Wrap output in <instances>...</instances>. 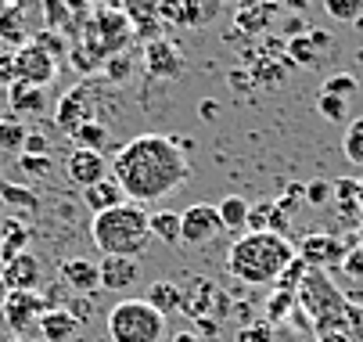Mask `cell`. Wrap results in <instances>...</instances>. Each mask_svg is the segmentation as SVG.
<instances>
[{
    "label": "cell",
    "instance_id": "8d00e7d4",
    "mask_svg": "<svg viewBox=\"0 0 363 342\" xmlns=\"http://www.w3.org/2000/svg\"><path fill=\"white\" fill-rule=\"evenodd\" d=\"M324 11L335 22H356L363 11V0H324Z\"/></svg>",
    "mask_w": 363,
    "mask_h": 342
},
{
    "label": "cell",
    "instance_id": "b9f144b4",
    "mask_svg": "<svg viewBox=\"0 0 363 342\" xmlns=\"http://www.w3.org/2000/svg\"><path fill=\"white\" fill-rule=\"evenodd\" d=\"M342 274L345 277H352V281H363V246H352L345 256H342Z\"/></svg>",
    "mask_w": 363,
    "mask_h": 342
},
{
    "label": "cell",
    "instance_id": "7c38bea8",
    "mask_svg": "<svg viewBox=\"0 0 363 342\" xmlns=\"http://www.w3.org/2000/svg\"><path fill=\"white\" fill-rule=\"evenodd\" d=\"M144 72L151 79H162V83H173L180 72H184V51L166 40V36H155V40H144Z\"/></svg>",
    "mask_w": 363,
    "mask_h": 342
},
{
    "label": "cell",
    "instance_id": "7a4b0ae2",
    "mask_svg": "<svg viewBox=\"0 0 363 342\" xmlns=\"http://www.w3.org/2000/svg\"><path fill=\"white\" fill-rule=\"evenodd\" d=\"M291 260H295V246L274 231H245L227 253L230 274L245 285H277L281 270Z\"/></svg>",
    "mask_w": 363,
    "mask_h": 342
},
{
    "label": "cell",
    "instance_id": "9a60e30c",
    "mask_svg": "<svg viewBox=\"0 0 363 342\" xmlns=\"http://www.w3.org/2000/svg\"><path fill=\"white\" fill-rule=\"evenodd\" d=\"M15 76L22 83L47 87L50 79L58 76V62L50 58V55H43L36 43H26V47H18V51H15Z\"/></svg>",
    "mask_w": 363,
    "mask_h": 342
},
{
    "label": "cell",
    "instance_id": "4dcf8cb0",
    "mask_svg": "<svg viewBox=\"0 0 363 342\" xmlns=\"http://www.w3.org/2000/svg\"><path fill=\"white\" fill-rule=\"evenodd\" d=\"M29 43H36L43 55H50L55 62H62V58H69V40L62 36V33H55V29H40V33H33V40Z\"/></svg>",
    "mask_w": 363,
    "mask_h": 342
},
{
    "label": "cell",
    "instance_id": "c3c4849f",
    "mask_svg": "<svg viewBox=\"0 0 363 342\" xmlns=\"http://www.w3.org/2000/svg\"><path fill=\"white\" fill-rule=\"evenodd\" d=\"M317 342H352V338H349V331H320Z\"/></svg>",
    "mask_w": 363,
    "mask_h": 342
},
{
    "label": "cell",
    "instance_id": "681fc988",
    "mask_svg": "<svg viewBox=\"0 0 363 342\" xmlns=\"http://www.w3.org/2000/svg\"><path fill=\"white\" fill-rule=\"evenodd\" d=\"M173 342H201V338H198L194 331H177V335H173Z\"/></svg>",
    "mask_w": 363,
    "mask_h": 342
},
{
    "label": "cell",
    "instance_id": "f907efd6",
    "mask_svg": "<svg viewBox=\"0 0 363 342\" xmlns=\"http://www.w3.org/2000/svg\"><path fill=\"white\" fill-rule=\"evenodd\" d=\"M198 112H201V116H209V119H213V116H216L220 109H216L213 101H201V105H198Z\"/></svg>",
    "mask_w": 363,
    "mask_h": 342
},
{
    "label": "cell",
    "instance_id": "74e56055",
    "mask_svg": "<svg viewBox=\"0 0 363 342\" xmlns=\"http://www.w3.org/2000/svg\"><path fill=\"white\" fill-rule=\"evenodd\" d=\"M298 303H295V292H274V296H270V307H267V314H270V324H281L291 310H295Z\"/></svg>",
    "mask_w": 363,
    "mask_h": 342
},
{
    "label": "cell",
    "instance_id": "f5cc1de1",
    "mask_svg": "<svg viewBox=\"0 0 363 342\" xmlns=\"http://www.w3.org/2000/svg\"><path fill=\"white\" fill-rule=\"evenodd\" d=\"M8 299V285H4V277H0V303Z\"/></svg>",
    "mask_w": 363,
    "mask_h": 342
},
{
    "label": "cell",
    "instance_id": "8992f818",
    "mask_svg": "<svg viewBox=\"0 0 363 342\" xmlns=\"http://www.w3.org/2000/svg\"><path fill=\"white\" fill-rule=\"evenodd\" d=\"M101 94H105V83H101V79H83V83H76L69 94H62V101H58V109H55V123H58L65 133H72L76 126L97 119Z\"/></svg>",
    "mask_w": 363,
    "mask_h": 342
},
{
    "label": "cell",
    "instance_id": "7dc6e473",
    "mask_svg": "<svg viewBox=\"0 0 363 342\" xmlns=\"http://www.w3.org/2000/svg\"><path fill=\"white\" fill-rule=\"evenodd\" d=\"M230 87H238V90H252L255 83H252L248 69H234V72H230Z\"/></svg>",
    "mask_w": 363,
    "mask_h": 342
},
{
    "label": "cell",
    "instance_id": "484cf974",
    "mask_svg": "<svg viewBox=\"0 0 363 342\" xmlns=\"http://www.w3.org/2000/svg\"><path fill=\"white\" fill-rule=\"evenodd\" d=\"M40 338L43 342H65V338H72L76 335V317L69 314V310H47L43 317H40Z\"/></svg>",
    "mask_w": 363,
    "mask_h": 342
},
{
    "label": "cell",
    "instance_id": "ab89813d",
    "mask_svg": "<svg viewBox=\"0 0 363 342\" xmlns=\"http://www.w3.org/2000/svg\"><path fill=\"white\" fill-rule=\"evenodd\" d=\"M302 199L309 206H328L331 202V180H309V184H302Z\"/></svg>",
    "mask_w": 363,
    "mask_h": 342
},
{
    "label": "cell",
    "instance_id": "f35d334b",
    "mask_svg": "<svg viewBox=\"0 0 363 342\" xmlns=\"http://www.w3.org/2000/svg\"><path fill=\"white\" fill-rule=\"evenodd\" d=\"M306 270H309V267H306V263L295 256V260H291V263L281 270V277H277V288H281V292H298V285H302Z\"/></svg>",
    "mask_w": 363,
    "mask_h": 342
},
{
    "label": "cell",
    "instance_id": "9f6ffc18",
    "mask_svg": "<svg viewBox=\"0 0 363 342\" xmlns=\"http://www.w3.org/2000/svg\"><path fill=\"white\" fill-rule=\"evenodd\" d=\"M11 342H29V338H11Z\"/></svg>",
    "mask_w": 363,
    "mask_h": 342
},
{
    "label": "cell",
    "instance_id": "603a6c76",
    "mask_svg": "<svg viewBox=\"0 0 363 342\" xmlns=\"http://www.w3.org/2000/svg\"><path fill=\"white\" fill-rule=\"evenodd\" d=\"M58 274H62V281L72 288V292H79V296H86V292H97L101 288V277H97V263H90V260H65L62 267H58Z\"/></svg>",
    "mask_w": 363,
    "mask_h": 342
},
{
    "label": "cell",
    "instance_id": "8fae6325",
    "mask_svg": "<svg viewBox=\"0 0 363 342\" xmlns=\"http://www.w3.org/2000/svg\"><path fill=\"white\" fill-rule=\"evenodd\" d=\"M47 310H50L47 299L36 296V292H8V299L0 303V314H4L8 328L15 331V338H22L29 328H36Z\"/></svg>",
    "mask_w": 363,
    "mask_h": 342
},
{
    "label": "cell",
    "instance_id": "60d3db41",
    "mask_svg": "<svg viewBox=\"0 0 363 342\" xmlns=\"http://www.w3.org/2000/svg\"><path fill=\"white\" fill-rule=\"evenodd\" d=\"M238 342H274V324H270V321L245 324V328L238 331Z\"/></svg>",
    "mask_w": 363,
    "mask_h": 342
},
{
    "label": "cell",
    "instance_id": "277c9868",
    "mask_svg": "<svg viewBox=\"0 0 363 342\" xmlns=\"http://www.w3.org/2000/svg\"><path fill=\"white\" fill-rule=\"evenodd\" d=\"M295 303L302 307V314L309 321H313L317 335L320 331H349V303L335 288V281L328 277V270L309 267L298 292H295Z\"/></svg>",
    "mask_w": 363,
    "mask_h": 342
},
{
    "label": "cell",
    "instance_id": "3957f363",
    "mask_svg": "<svg viewBox=\"0 0 363 342\" xmlns=\"http://www.w3.org/2000/svg\"><path fill=\"white\" fill-rule=\"evenodd\" d=\"M90 241L105 256H130V260H137L147 249V241H151L147 209L137 206V202H119L116 209L94 213V220H90Z\"/></svg>",
    "mask_w": 363,
    "mask_h": 342
},
{
    "label": "cell",
    "instance_id": "f6af8a7d",
    "mask_svg": "<svg viewBox=\"0 0 363 342\" xmlns=\"http://www.w3.org/2000/svg\"><path fill=\"white\" fill-rule=\"evenodd\" d=\"M18 76H15V51H4V55H0V87H11Z\"/></svg>",
    "mask_w": 363,
    "mask_h": 342
},
{
    "label": "cell",
    "instance_id": "7402d4cb",
    "mask_svg": "<svg viewBox=\"0 0 363 342\" xmlns=\"http://www.w3.org/2000/svg\"><path fill=\"white\" fill-rule=\"evenodd\" d=\"M144 303L162 314V317H173L177 310H184V288L177 281H151L147 292H144Z\"/></svg>",
    "mask_w": 363,
    "mask_h": 342
},
{
    "label": "cell",
    "instance_id": "d6a6232c",
    "mask_svg": "<svg viewBox=\"0 0 363 342\" xmlns=\"http://www.w3.org/2000/svg\"><path fill=\"white\" fill-rule=\"evenodd\" d=\"M43 15H47V29H55V33H76V26H72V11H69V4L65 0H43Z\"/></svg>",
    "mask_w": 363,
    "mask_h": 342
},
{
    "label": "cell",
    "instance_id": "f546056e",
    "mask_svg": "<svg viewBox=\"0 0 363 342\" xmlns=\"http://www.w3.org/2000/svg\"><path fill=\"white\" fill-rule=\"evenodd\" d=\"M26 137H29V130L22 119H11V116L0 119V152L4 155H18L26 148Z\"/></svg>",
    "mask_w": 363,
    "mask_h": 342
},
{
    "label": "cell",
    "instance_id": "d4e9b609",
    "mask_svg": "<svg viewBox=\"0 0 363 342\" xmlns=\"http://www.w3.org/2000/svg\"><path fill=\"white\" fill-rule=\"evenodd\" d=\"M83 202H86L90 213H105V209H116L119 202H126V194H123V187L112 177H105V180L83 187Z\"/></svg>",
    "mask_w": 363,
    "mask_h": 342
},
{
    "label": "cell",
    "instance_id": "2e32d148",
    "mask_svg": "<svg viewBox=\"0 0 363 342\" xmlns=\"http://www.w3.org/2000/svg\"><path fill=\"white\" fill-rule=\"evenodd\" d=\"M97 277H101V288L105 292H130L137 281H140V260H130V256H105L97 263Z\"/></svg>",
    "mask_w": 363,
    "mask_h": 342
},
{
    "label": "cell",
    "instance_id": "1f68e13d",
    "mask_svg": "<svg viewBox=\"0 0 363 342\" xmlns=\"http://www.w3.org/2000/svg\"><path fill=\"white\" fill-rule=\"evenodd\" d=\"M342 152H345V159H349L352 166H359V170H363V116H359V119H352V123L345 126Z\"/></svg>",
    "mask_w": 363,
    "mask_h": 342
},
{
    "label": "cell",
    "instance_id": "5b68a950",
    "mask_svg": "<svg viewBox=\"0 0 363 342\" xmlns=\"http://www.w3.org/2000/svg\"><path fill=\"white\" fill-rule=\"evenodd\" d=\"M166 317L155 314L144 299H119L108 310V338L112 342H162Z\"/></svg>",
    "mask_w": 363,
    "mask_h": 342
},
{
    "label": "cell",
    "instance_id": "db71d44e",
    "mask_svg": "<svg viewBox=\"0 0 363 342\" xmlns=\"http://www.w3.org/2000/svg\"><path fill=\"white\" fill-rule=\"evenodd\" d=\"M8 4H22V0H0V8H8Z\"/></svg>",
    "mask_w": 363,
    "mask_h": 342
},
{
    "label": "cell",
    "instance_id": "f1b7e54d",
    "mask_svg": "<svg viewBox=\"0 0 363 342\" xmlns=\"http://www.w3.org/2000/svg\"><path fill=\"white\" fill-rule=\"evenodd\" d=\"M220 209V224H223V231H248V202L241 199V194H227V199L216 206Z\"/></svg>",
    "mask_w": 363,
    "mask_h": 342
},
{
    "label": "cell",
    "instance_id": "bcb514c9",
    "mask_svg": "<svg viewBox=\"0 0 363 342\" xmlns=\"http://www.w3.org/2000/svg\"><path fill=\"white\" fill-rule=\"evenodd\" d=\"M47 152H50V140H47L43 133H29V137H26L22 155H47Z\"/></svg>",
    "mask_w": 363,
    "mask_h": 342
},
{
    "label": "cell",
    "instance_id": "cb8c5ba5",
    "mask_svg": "<svg viewBox=\"0 0 363 342\" xmlns=\"http://www.w3.org/2000/svg\"><path fill=\"white\" fill-rule=\"evenodd\" d=\"M123 11H126V18H130V26H133V36H147V40L162 36V33H159L162 22H159V11H155V4H147V0H123Z\"/></svg>",
    "mask_w": 363,
    "mask_h": 342
},
{
    "label": "cell",
    "instance_id": "30bf717a",
    "mask_svg": "<svg viewBox=\"0 0 363 342\" xmlns=\"http://www.w3.org/2000/svg\"><path fill=\"white\" fill-rule=\"evenodd\" d=\"M184 314L191 321H220L230 314V299L220 285L205 277H191V285L184 288Z\"/></svg>",
    "mask_w": 363,
    "mask_h": 342
},
{
    "label": "cell",
    "instance_id": "d6986e66",
    "mask_svg": "<svg viewBox=\"0 0 363 342\" xmlns=\"http://www.w3.org/2000/svg\"><path fill=\"white\" fill-rule=\"evenodd\" d=\"M4 101H8V109H11V119L43 116V109H47V87H33V83L15 79V83L4 90Z\"/></svg>",
    "mask_w": 363,
    "mask_h": 342
},
{
    "label": "cell",
    "instance_id": "ee69618b",
    "mask_svg": "<svg viewBox=\"0 0 363 342\" xmlns=\"http://www.w3.org/2000/svg\"><path fill=\"white\" fill-rule=\"evenodd\" d=\"M270 213H274V202H259L248 209V231H270Z\"/></svg>",
    "mask_w": 363,
    "mask_h": 342
},
{
    "label": "cell",
    "instance_id": "7bdbcfd3",
    "mask_svg": "<svg viewBox=\"0 0 363 342\" xmlns=\"http://www.w3.org/2000/svg\"><path fill=\"white\" fill-rule=\"evenodd\" d=\"M18 166L33 177H47L50 170H55V159L50 155H18Z\"/></svg>",
    "mask_w": 363,
    "mask_h": 342
},
{
    "label": "cell",
    "instance_id": "5bb4252c",
    "mask_svg": "<svg viewBox=\"0 0 363 342\" xmlns=\"http://www.w3.org/2000/svg\"><path fill=\"white\" fill-rule=\"evenodd\" d=\"M284 51H288L291 69H317L320 58L331 55V33H324V29H309V33L288 36V40H284Z\"/></svg>",
    "mask_w": 363,
    "mask_h": 342
},
{
    "label": "cell",
    "instance_id": "ffe728a7",
    "mask_svg": "<svg viewBox=\"0 0 363 342\" xmlns=\"http://www.w3.org/2000/svg\"><path fill=\"white\" fill-rule=\"evenodd\" d=\"M0 277H4L8 292H36L43 270H40V260L33 253H18L11 260H4V270H0Z\"/></svg>",
    "mask_w": 363,
    "mask_h": 342
},
{
    "label": "cell",
    "instance_id": "52a82bcc",
    "mask_svg": "<svg viewBox=\"0 0 363 342\" xmlns=\"http://www.w3.org/2000/svg\"><path fill=\"white\" fill-rule=\"evenodd\" d=\"M245 58H248V76L255 87H277V83H284V76L291 69L284 40H277V36H263L259 47H252Z\"/></svg>",
    "mask_w": 363,
    "mask_h": 342
},
{
    "label": "cell",
    "instance_id": "4fadbf2b",
    "mask_svg": "<svg viewBox=\"0 0 363 342\" xmlns=\"http://www.w3.org/2000/svg\"><path fill=\"white\" fill-rule=\"evenodd\" d=\"M349 249H352V241H342L335 234H309V238H302V246L295 249V256L306 267H313V270H328V267H338Z\"/></svg>",
    "mask_w": 363,
    "mask_h": 342
},
{
    "label": "cell",
    "instance_id": "44dd1931",
    "mask_svg": "<svg viewBox=\"0 0 363 342\" xmlns=\"http://www.w3.org/2000/svg\"><path fill=\"white\" fill-rule=\"evenodd\" d=\"M0 40H4L8 51H18V47H26V43L33 40L26 0H22V4H8V8H0Z\"/></svg>",
    "mask_w": 363,
    "mask_h": 342
},
{
    "label": "cell",
    "instance_id": "ac0fdd59",
    "mask_svg": "<svg viewBox=\"0 0 363 342\" xmlns=\"http://www.w3.org/2000/svg\"><path fill=\"white\" fill-rule=\"evenodd\" d=\"M274 11H277L274 0H241L234 11V29L241 36H263L274 22Z\"/></svg>",
    "mask_w": 363,
    "mask_h": 342
},
{
    "label": "cell",
    "instance_id": "d590c367",
    "mask_svg": "<svg viewBox=\"0 0 363 342\" xmlns=\"http://www.w3.org/2000/svg\"><path fill=\"white\" fill-rule=\"evenodd\" d=\"M4 231H8V241H0V260H11V256H18L22 253V246L29 241V231L22 227V224H4Z\"/></svg>",
    "mask_w": 363,
    "mask_h": 342
},
{
    "label": "cell",
    "instance_id": "816d5d0a",
    "mask_svg": "<svg viewBox=\"0 0 363 342\" xmlns=\"http://www.w3.org/2000/svg\"><path fill=\"white\" fill-rule=\"evenodd\" d=\"M306 4H309V0H284L288 11H306Z\"/></svg>",
    "mask_w": 363,
    "mask_h": 342
},
{
    "label": "cell",
    "instance_id": "e575fe53",
    "mask_svg": "<svg viewBox=\"0 0 363 342\" xmlns=\"http://www.w3.org/2000/svg\"><path fill=\"white\" fill-rule=\"evenodd\" d=\"M317 112L324 116V119H331V123H345L349 119V101H342V97H335V94H317Z\"/></svg>",
    "mask_w": 363,
    "mask_h": 342
},
{
    "label": "cell",
    "instance_id": "836d02e7",
    "mask_svg": "<svg viewBox=\"0 0 363 342\" xmlns=\"http://www.w3.org/2000/svg\"><path fill=\"white\" fill-rule=\"evenodd\" d=\"M324 94H335V97H342V101H352V97L359 94V79L352 76V72H331L328 79H324V87H320Z\"/></svg>",
    "mask_w": 363,
    "mask_h": 342
},
{
    "label": "cell",
    "instance_id": "4316f807",
    "mask_svg": "<svg viewBox=\"0 0 363 342\" xmlns=\"http://www.w3.org/2000/svg\"><path fill=\"white\" fill-rule=\"evenodd\" d=\"M147 231L162 246H180V213L177 209H155L147 213Z\"/></svg>",
    "mask_w": 363,
    "mask_h": 342
},
{
    "label": "cell",
    "instance_id": "680465c9",
    "mask_svg": "<svg viewBox=\"0 0 363 342\" xmlns=\"http://www.w3.org/2000/svg\"><path fill=\"white\" fill-rule=\"evenodd\" d=\"M234 4H241V0H234Z\"/></svg>",
    "mask_w": 363,
    "mask_h": 342
},
{
    "label": "cell",
    "instance_id": "11a10c76",
    "mask_svg": "<svg viewBox=\"0 0 363 342\" xmlns=\"http://www.w3.org/2000/svg\"><path fill=\"white\" fill-rule=\"evenodd\" d=\"M359 206H363V180H359Z\"/></svg>",
    "mask_w": 363,
    "mask_h": 342
},
{
    "label": "cell",
    "instance_id": "6da1fadb",
    "mask_svg": "<svg viewBox=\"0 0 363 342\" xmlns=\"http://www.w3.org/2000/svg\"><path fill=\"white\" fill-rule=\"evenodd\" d=\"M108 177L123 187L126 202L147 206V202H162L173 191H180L191 177V166H187V155L177 148V137L140 133L116 152Z\"/></svg>",
    "mask_w": 363,
    "mask_h": 342
},
{
    "label": "cell",
    "instance_id": "6f0895ef",
    "mask_svg": "<svg viewBox=\"0 0 363 342\" xmlns=\"http://www.w3.org/2000/svg\"><path fill=\"white\" fill-rule=\"evenodd\" d=\"M0 209H4V199H0Z\"/></svg>",
    "mask_w": 363,
    "mask_h": 342
},
{
    "label": "cell",
    "instance_id": "e0dca14e",
    "mask_svg": "<svg viewBox=\"0 0 363 342\" xmlns=\"http://www.w3.org/2000/svg\"><path fill=\"white\" fill-rule=\"evenodd\" d=\"M65 177L79 187H90L97 180L108 177V159L105 152H86V148H72V155L65 159Z\"/></svg>",
    "mask_w": 363,
    "mask_h": 342
},
{
    "label": "cell",
    "instance_id": "9c48e42d",
    "mask_svg": "<svg viewBox=\"0 0 363 342\" xmlns=\"http://www.w3.org/2000/svg\"><path fill=\"white\" fill-rule=\"evenodd\" d=\"M223 234L220 209L209 202H194L180 213V246L187 249H209L213 241Z\"/></svg>",
    "mask_w": 363,
    "mask_h": 342
},
{
    "label": "cell",
    "instance_id": "83f0119b",
    "mask_svg": "<svg viewBox=\"0 0 363 342\" xmlns=\"http://www.w3.org/2000/svg\"><path fill=\"white\" fill-rule=\"evenodd\" d=\"M69 140L76 144V148H86V152H105L108 140H112V133H108L105 119H90V123L76 126V130L69 133Z\"/></svg>",
    "mask_w": 363,
    "mask_h": 342
},
{
    "label": "cell",
    "instance_id": "ba28073f",
    "mask_svg": "<svg viewBox=\"0 0 363 342\" xmlns=\"http://www.w3.org/2000/svg\"><path fill=\"white\" fill-rule=\"evenodd\" d=\"M223 0H155L162 26H177V29H205L213 26L220 15Z\"/></svg>",
    "mask_w": 363,
    "mask_h": 342
},
{
    "label": "cell",
    "instance_id": "91938a15",
    "mask_svg": "<svg viewBox=\"0 0 363 342\" xmlns=\"http://www.w3.org/2000/svg\"><path fill=\"white\" fill-rule=\"evenodd\" d=\"M0 119H4V112H0Z\"/></svg>",
    "mask_w": 363,
    "mask_h": 342
}]
</instances>
